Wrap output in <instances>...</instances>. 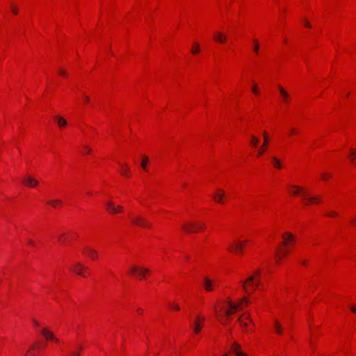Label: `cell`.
I'll return each instance as SVG.
<instances>
[{
  "instance_id": "1",
  "label": "cell",
  "mask_w": 356,
  "mask_h": 356,
  "mask_svg": "<svg viewBox=\"0 0 356 356\" xmlns=\"http://www.w3.org/2000/svg\"><path fill=\"white\" fill-rule=\"evenodd\" d=\"M250 303L248 297H244L237 303L231 300H219L214 308L215 314L218 320L223 324H228L230 319L239 311L246 308Z\"/></svg>"
},
{
  "instance_id": "2",
  "label": "cell",
  "mask_w": 356,
  "mask_h": 356,
  "mask_svg": "<svg viewBox=\"0 0 356 356\" xmlns=\"http://www.w3.org/2000/svg\"><path fill=\"white\" fill-rule=\"evenodd\" d=\"M296 241H289L282 239L281 243L278 244L277 248L275 249L274 254V259L277 265L282 263L289 255Z\"/></svg>"
},
{
  "instance_id": "3",
  "label": "cell",
  "mask_w": 356,
  "mask_h": 356,
  "mask_svg": "<svg viewBox=\"0 0 356 356\" xmlns=\"http://www.w3.org/2000/svg\"><path fill=\"white\" fill-rule=\"evenodd\" d=\"M260 271L258 269L244 281L243 287L247 294H251L257 290L260 284Z\"/></svg>"
},
{
  "instance_id": "4",
  "label": "cell",
  "mask_w": 356,
  "mask_h": 356,
  "mask_svg": "<svg viewBox=\"0 0 356 356\" xmlns=\"http://www.w3.org/2000/svg\"><path fill=\"white\" fill-rule=\"evenodd\" d=\"M239 325L241 330L245 334H250L255 330V325L254 324L251 314L248 312L242 314L239 318Z\"/></svg>"
},
{
  "instance_id": "5",
  "label": "cell",
  "mask_w": 356,
  "mask_h": 356,
  "mask_svg": "<svg viewBox=\"0 0 356 356\" xmlns=\"http://www.w3.org/2000/svg\"><path fill=\"white\" fill-rule=\"evenodd\" d=\"M206 228L205 223L202 221H188L182 226V232L187 235L198 234L204 232Z\"/></svg>"
},
{
  "instance_id": "6",
  "label": "cell",
  "mask_w": 356,
  "mask_h": 356,
  "mask_svg": "<svg viewBox=\"0 0 356 356\" xmlns=\"http://www.w3.org/2000/svg\"><path fill=\"white\" fill-rule=\"evenodd\" d=\"M130 274L139 280H146L151 274V271L148 268L143 266H133L130 269Z\"/></svg>"
},
{
  "instance_id": "7",
  "label": "cell",
  "mask_w": 356,
  "mask_h": 356,
  "mask_svg": "<svg viewBox=\"0 0 356 356\" xmlns=\"http://www.w3.org/2000/svg\"><path fill=\"white\" fill-rule=\"evenodd\" d=\"M78 238L79 235L77 233L73 232H67L61 234L59 238H58V241H59V244L63 245H69L75 243L77 240Z\"/></svg>"
},
{
  "instance_id": "8",
  "label": "cell",
  "mask_w": 356,
  "mask_h": 356,
  "mask_svg": "<svg viewBox=\"0 0 356 356\" xmlns=\"http://www.w3.org/2000/svg\"><path fill=\"white\" fill-rule=\"evenodd\" d=\"M72 274L79 276V277L87 278L91 276V272L88 266L80 263H77L73 265L71 268Z\"/></svg>"
},
{
  "instance_id": "9",
  "label": "cell",
  "mask_w": 356,
  "mask_h": 356,
  "mask_svg": "<svg viewBox=\"0 0 356 356\" xmlns=\"http://www.w3.org/2000/svg\"><path fill=\"white\" fill-rule=\"evenodd\" d=\"M287 191L289 194L294 197H300V196H305L308 194V191L301 186L298 185H289L287 187Z\"/></svg>"
},
{
  "instance_id": "10",
  "label": "cell",
  "mask_w": 356,
  "mask_h": 356,
  "mask_svg": "<svg viewBox=\"0 0 356 356\" xmlns=\"http://www.w3.org/2000/svg\"><path fill=\"white\" fill-rule=\"evenodd\" d=\"M245 241H238L232 243L228 248V251L235 255H242L245 251Z\"/></svg>"
},
{
  "instance_id": "11",
  "label": "cell",
  "mask_w": 356,
  "mask_h": 356,
  "mask_svg": "<svg viewBox=\"0 0 356 356\" xmlns=\"http://www.w3.org/2000/svg\"><path fill=\"white\" fill-rule=\"evenodd\" d=\"M105 209L108 213L111 214H118L124 211V208L121 205H116L112 201H108L105 204Z\"/></svg>"
},
{
  "instance_id": "12",
  "label": "cell",
  "mask_w": 356,
  "mask_h": 356,
  "mask_svg": "<svg viewBox=\"0 0 356 356\" xmlns=\"http://www.w3.org/2000/svg\"><path fill=\"white\" fill-rule=\"evenodd\" d=\"M45 348V344L42 342H38L33 344L31 346L30 349L27 351L26 355H39L43 351Z\"/></svg>"
},
{
  "instance_id": "13",
  "label": "cell",
  "mask_w": 356,
  "mask_h": 356,
  "mask_svg": "<svg viewBox=\"0 0 356 356\" xmlns=\"http://www.w3.org/2000/svg\"><path fill=\"white\" fill-rule=\"evenodd\" d=\"M83 254L93 262H97L99 260V255L97 251L91 247H86L83 249Z\"/></svg>"
},
{
  "instance_id": "14",
  "label": "cell",
  "mask_w": 356,
  "mask_h": 356,
  "mask_svg": "<svg viewBox=\"0 0 356 356\" xmlns=\"http://www.w3.org/2000/svg\"><path fill=\"white\" fill-rule=\"evenodd\" d=\"M132 224L134 225L143 228H150L152 227V224L149 222L145 218L141 216H137L132 220Z\"/></svg>"
},
{
  "instance_id": "15",
  "label": "cell",
  "mask_w": 356,
  "mask_h": 356,
  "mask_svg": "<svg viewBox=\"0 0 356 356\" xmlns=\"http://www.w3.org/2000/svg\"><path fill=\"white\" fill-rule=\"evenodd\" d=\"M204 324H205V317L202 314H198L197 317H196L194 324L195 334H198L201 332L202 328L204 327Z\"/></svg>"
},
{
  "instance_id": "16",
  "label": "cell",
  "mask_w": 356,
  "mask_h": 356,
  "mask_svg": "<svg viewBox=\"0 0 356 356\" xmlns=\"http://www.w3.org/2000/svg\"><path fill=\"white\" fill-rule=\"evenodd\" d=\"M263 138H264V142H263L262 147H261V148L260 149L259 152H258V155H257V156H258V157H260V156H262L265 154V152L267 150V149H268V147H269V134L267 133L266 131H264Z\"/></svg>"
},
{
  "instance_id": "17",
  "label": "cell",
  "mask_w": 356,
  "mask_h": 356,
  "mask_svg": "<svg viewBox=\"0 0 356 356\" xmlns=\"http://www.w3.org/2000/svg\"><path fill=\"white\" fill-rule=\"evenodd\" d=\"M22 183L29 188H35L39 185L38 180L31 176H27L24 177L22 180Z\"/></svg>"
},
{
  "instance_id": "18",
  "label": "cell",
  "mask_w": 356,
  "mask_h": 356,
  "mask_svg": "<svg viewBox=\"0 0 356 356\" xmlns=\"http://www.w3.org/2000/svg\"><path fill=\"white\" fill-rule=\"evenodd\" d=\"M225 192L224 190L221 189H217L215 193H214L213 199L216 203L223 204L224 202V200H225Z\"/></svg>"
},
{
  "instance_id": "19",
  "label": "cell",
  "mask_w": 356,
  "mask_h": 356,
  "mask_svg": "<svg viewBox=\"0 0 356 356\" xmlns=\"http://www.w3.org/2000/svg\"><path fill=\"white\" fill-rule=\"evenodd\" d=\"M302 200L306 205H313L320 204L322 202V198L320 196H310L303 198Z\"/></svg>"
},
{
  "instance_id": "20",
  "label": "cell",
  "mask_w": 356,
  "mask_h": 356,
  "mask_svg": "<svg viewBox=\"0 0 356 356\" xmlns=\"http://www.w3.org/2000/svg\"><path fill=\"white\" fill-rule=\"evenodd\" d=\"M213 40L216 43L224 44L227 42L228 39L225 33L220 32H215L213 34Z\"/></svg>"
},
{
  "instance_id": "21",
  "label": "cell",
  "mask_w": 356,
  "mask_h": 356,
  "mask_svg": "<svg viewBox=\"0 0 356 356\" xmlns=\"http://www.w3.org/2000/svg\"><path fill=\"white\" fill-rule=\"evenodd\" d=\"M235 354V355H246L247 354L245 353L242 351L241 347L240 344L238 342H235L232 344V347L230 349V353L229 354Z\"/></svg>"
},
{
  "instance_id": "22",
  "label": "cell",
  "mask_w": 356,
  "mask_h": 356,
  "mask_svg": "<svg viewBox=\"0 0 356 356\" xmlns=\"http://www.w3.org/2000/svg\"><path fill=\"white\" fill-rule=\"evenodd\" d=\"M42 336H43L45 338L48 340V341H56L57 338L56 337L54 336V333L52 332L50 330H49L48 328H44L43 330H42L41 332Z\"/></svg>"
},
{
  "instance_id": "23",
  "label": "cell",
  "mask_w": 356,
  "mask_h": 356,
  "mask_svg": "<svg viewBox=\"0 0 356 356\" xmlns=\"http://www.w3.org/2000/svg\"><path fill=\"white\" fill-rule=\"evenodd\" d=\"M121 173L122 176H124L127 178H130L131 177V171L130 169V167L127 164H124L121 165Z\"/></svg>"
},
{
  "instance_id": "24",
  "label": "cell",
  "mask_w": 356,
  "mask_h": 356,
  "mask_svg": "<svg viewBox=\"0 0 356 356\" xmlns=\"http://www.w3.org/2000/svg\"><path fill=\"white\" fill-rule=\"evenodd\" d=\"M203 286L205 289L207 291H211L214 289V284L212 280L209 278H205L203 281Z\"/></svg>"
},
{
  "instance_id": "25",
  "label": "cell",
  "mask_w": 356,
  "mask_h": 356,
  "mask_svg": "<svg viewBox=\"0 0 356 356\" xmlns=\"http://www.w3.org/2000/svg\"><path fill=\"white\" fill-rule=\"evenodd\" d=\"M274 331L276 334H279V335H282V333H283V328H282L280 322L277 320V319L274 321Z\"/></svg>"
},
{
  "instance_id": "26",
  "label": "cell",
  "mask_w": 356,
  "mask_h": 356,
  "mask_svg": "<svg viewBox=\"0 0 356 356\" xmlns=\"http://www.w3.org/2000/svg\"><path fill=\"white\" fill-rule=\"evenodd\" d=\"M278 89H279V91H280V95L282 96V98H283V100H284V101H286V102H287V101H289V94H288V93L287 92V91L285 90V89H284L283 87H282V86H280V85L278 86Z\"/></svg>"
},
{
  "instance_id": "27",
  "label": "cell",
  "mask_w": 356,
  "mask_h": 356,
  "mask_svg": "<svg viewBox=\"0 0 356 356\" xmlns=\"http://www.w3.org/2000/svg\"><path fill=\"white\" fill-rule=\"evenodd\" d=\"M200 51H201V47L200 44H199L198 42H195L191 47V53L193 55H196L200 53Z\"/></svg>"
},
{
  "instance_id": "28",
  "label": "cell",
  "mask_w": 356,
  "mask_h": 356,
  "mask_svg": "<svg viewBox=\"0 0 356 356\" xmlns=\"http://www.w3.org/2000/svg\"><path fill=\"white\" fill-rule=\"evenodd\" d=\"M56 122L58 125H59V127L61 128L66 127L67 125L66 120L64 118L61 117V116H57L56 118Z\"/></svg>"
},
{
  "instance_id": "29",
  "label": "cell",
  "mask_w": 356,
  "mask_h": 356,
  "mask_svg": "<svg viewBox=\"0 0 356 356\" xmlns=\"http://www.w3.org/2000/svg\"><path fill=\"white\" fill-rule=\"evenodd\" d=\"M272 164H273V165H274V166L277 168V169H279V170L282 169V161L280 159H278L277 157H275V156L272 157Z\"/></svg>"
},
{
  "instance_id": "30",
  "label": "cell",
  "mask_w": 356,
  "mask_h": 356,
  "mask_svg": "<svg viewBox=\"0 0 356 356\" xmlns=\"http://www.w3.org/2000/svg\"><path fill=\"white\" fill-rule=\"evenodd\" d=\"M49 205H51L52 207H53L54 208H58V207H62L63 202L61 201V200H50V202H49Z\"/></svg>"
},
{
  "instance_id": "31",
  "label": "cell",
  "mask_w": 356,
  "mask_h": 356,
  "mask_svg": "<svg viewBox=\"0 0 356 356\" xmlns=\"http://www.w3.org/2000/svg\"><path fill=\"white\" fill-rule=\"evenodd\" d=\"M148 163H149V158L147 156L144 155L142 158V160H141V167H142L144 170H146L147 168H148Z\"/></svg>"
},
{
  "instance_id": "32",
  "label": "cell",
  "mask_w": 356,
  "mask_h": 356,
  "mask_svg": "<svg viewBox=\"0 0 356 356\" xmlns=\"http://www.w3.org/2000/svg\"><path fill=\"white\" fill-rule=\"evenodd\" d=\"M260 48V42L258 41V40L254 39L253 40V50L256 54H259Z\"/></svg>"
},
{
  "instance_id": "33",
  "label": "cell",
  "mask_w": 356,
  "mask_h": 356,
  "mask_svg": "<svg viewBox=\"0 0 356 356\" xmlns=\"http://www.w3.org/2000/svg\"><path fill=\"white\" fill-rule=\"evenodd\" d=\"M258 143H259V139H257L256 136H253L251 137V139L250 141V145L253 147V148H255V147L257 146L258 145Z\"/></svg>"
},
{
  "instance_id": "34",
  "label": "cell",
  "mask_w": 356,
  "mask_h": 356,
  "mask_svg": "<svg viewBox=\"0 0 356 356\" xmlns=\"http://www.w3.org/2000/svg\"><path fill=\"white\" fill-rule=\"evenodd\" d=\"M92 152H93V150H92L91 147L89 146H84L82 148V153L83 154H84L86 155H91Z\"/></svg>"
},
{
  "instance_id": "35",
  "label": "cell",
  "mask_w": 356,
  "mask_h": 356,
  "mask_svg": "<svg viewBox=\"0 0 356 356\" xmlns=\"http://www.w3.org/2000/svg\"><path fill=\"white\" fill-rule=\"evenodd\" d=\"M325 216L326 217L328 218H330V219H335L337 216H339V214L336 212V211H330V212H328L327 214H325Z\"/></svg>"
},
{
  "instance_id": "36",
  "label": "cell",
  "mask_w": 356,
  "mask_h": 356,
  "mask_svg": "<svg viewBox=\"0 0 356 356\" xmlns=\"http://www.w3.org/2000/svg\"><path fill=\"white\" fill-rule=\"evenodd\" d=\"M252 91L253 92V93L255 95V96H258L260 94V88L259 87L257 86V84L255 83L254 84H253L252 86Z\"/></svg>"
},
{
  "instance_id": "37",
  "label": "cell",
  "mask_w": 356,
  "mask_h": 356,
  "mask_svg": "<svg viewBox=\"0 0 356 356\" xmlns=\"http://www.w3.org/2000/svg\"><path fill=\"white\" fill-rule=\"evenodd\" d=\"M11 11L12 13L14 15H17L18 13H19V8H18L17 6L15 4H12L11 6Z\"/></svg>"
},
{
  "instance_id": "38",
  "label": "cell",
  "mask_w": 356,
  "mask_h": 356,
  "mask_svg": "<svg viewBox=\"0 0 356 356\" xmlns=\"http://www.w3.org/2000/svg\"><path fill=\"white\" fill-rule=\"evenodd\" d=\"M349 156H350V159H351V161L353 162V163H355V149L353 148L351 150V151H350L349 153Z\"/></svg>"
},
{
  "instance_id": "39",
  "label": "cell",
  "mask_w": 356,
  "mask_h": 356,
  "mask_svg": "<svg viewBox=\"0 0 356 356\" xmlns=\"http://www.w3.org/2000/svg\"><path fill=\"white\" fill-rule=\"evenodd\" d=\"M331 177L332 176L330 173H323L321 175V179L324 181H328Z\"/></svg>"
},
{
  "instance_id": "40",
  "label": "cell",
  "mask_w": 356,
  "mask_h": 356,
  "mask_svg": "<svg viewBox=\"0 0 356 356\" xmlns=\"http://www.w3.org/2000/svg\"><path fill=\"white\" fill-rule=\"evenodd\" d=\"M303 24H304V27H306V28H308V29H311L312 28V25L311 24V23L309 22V21L308 20V18L305 17L304 19H303Z\"/></svg>"
},
{
  "instance_id": "41",
  "label": "cell",
  "mask_w": 356,
  "mask_h": 356,
  "mask_svg": "<svg viewBox=\"0 0 356 356\" xmlns=\"http://www.w3.org/2000/svg\"><path fill=\"white\" fill-rule=\"evenodd\" d=\"M170 308L172 309V310L173 311H178L180 310V307L178 305L177 303H171L170 305Z\"/></svg>"
},
{
  "instance_id": "42",
  "label": "cell",
  "mask_w": 356,
  "mask_h": 356,
  "mask_svg": "<svg viewBox=\"0 0 356 356\" xmlns=\"http://www.w3.org/2000/svg\"><path fill=\"white\" fill-rule=\"evenodd\" d=\"M297 131H298V130H296V129H293V130H291L290 131V135H295V134H296V133L298 132Z\"/></svg>"
},
{
  "instance_id": "43",
  "label": "cell",
  "mask_w": 356,
  "mask_h": 356,
  "mask_svg": "<svg viewBox=\"0 0 356 356\" xmlns=\"http://www.w3.org/2000/svg\"><path fill=\"white\" fill-rule=\"evenodd\" d=\"M351 312H352V313H354V314H355V306L354 305H352V306L351 307Z\"/></svg>"
}]
</instances>
